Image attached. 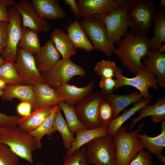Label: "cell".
I'll return each mask as SVG.
<instances>
[{"label": "cell", "mask_w": 165, "mask_h": 165, "mask_svg": "<svg viewBox=\"0 0 165 165\" xmlns=\"http://www.w3.org/2000/svg\"><path fill=\"white\" fill-rule=\"evenodd\" d=\"M118 68L115 61L102 59L96 64L94 71L101 77L113 78Z\"/></svg>", "instance_id": "obj_35"}, {"label": "cell", "mask_w": 165, "mask_h": 165, "mask_svg": "<svg viewBox=\"0 0 165 165\" xmlns=\"http://www.w3.org/2000/svg\"><path fill=\"white\" fill-rule=\"evenodd\" d=\"M35 94V103L33 110L42 107H54L64 101L58 95L55 90L45 82H38L31 85Z\"/></svg>", "instance_id": "obj_16"}, {"label": "cell", "mask_w": 165, "mask_h": 165, "mask_svg": "<svg viewBox=\"0 0 165 165\" xmlns=\"http://www.w3.org/2000/svg\"><path fill=\"white\" fill-rule=\"evenodd\" d=\"M151 116V121L155 123L161 122L165 120V97H160L153 105H146L140 109L138 116L134 118L129 125V131H130L141 119Z\"/></svg>", "instance_id": "obj_20"}, {"label": "cell", "mask_w": 165, "mask_h": 165, "mask_svg": "<svg viewBox=\"0 0 165 165\" xmlns=\"http://www.w3.org/2000/svg\"><path fill=\"white\" fill-rule=\"evenodd\" d=\"M21 165H24L21 164ZM35 165H44V164L42 163L39 162L37 163Z\"/></svg>", "instance_id": "obj_52"}, {"label": "cell", "mask_w": 165, "mask_h": 165, "mask_svg": "<svg viewBox=\"0 0 165 165\" xmlns=\"http://www.w3.org/2000/svg\"><path fill=\"white\" fill-rule=\"evenodd\" d=\"M7 84L0 79V90H3L6 87Z\"/></svg>", "instance_id": "obj_47"}, {"label": "cell", "mask_w": 165, "mask_h": 165, "mask_svg": "<svg viewBox=\"0 0 165 165\" xmlns=\"http://www.w3.org/2000/svg\"><path fill=\"white\" fill-rule=\"evenodd\" d=\"M3 90H0V97H1L3 94Z\"/></svg>", "instance_id": "obj_53"}, {"label": "cell", "mask_w": 165, "mask_h": 165, "mask_svg": "<svg viewBox=\"0 0 165 165\" xmlns=\"http://www.w3.org/2000/svg\"><path fill=\"white\" fill-rule=\"evenodd\" d=\"M86 145L70 156L65 155L62 165H89L86 156Z\"/></svg>", "instance_id": "obj_36"}, {"label": "cell", "mask_w": 165, "mask_h": 165, "mask_svg": "<svg viewBox=\"0 0 165 165\" xmlns=\"http://www.w3.org/2000/svg\"><path fill=\"white\" fill-rule=\"evenodd\" d=\"M16 6L21 16L22 25L38 33L49 30L48 23L38 14L31 1L20 0L16 3Z\"/></svg>", "instance_id": "obj_14"}, {"label": "cell", "mask_w": 165, "mask_h": 165, "mask_svg": "<svg viewBox=\"0 0 165 165\" xmlns=\"http://www.w3.org/2000/svg\"><path fill=\"white\" fill-rule=\"evenodd\" d=\"M54 107L45 106L34 110L28 115L20 118L18 125L28 133L38 128L50 115Z\"/></svg>", "instance_id": "obj_23"}, {"label": "cell", "mask_w": 165, "mask_h": 165, "mask_svg": "<svg viewBox=\"0 0 165 165\" xmlns=\"http://www.w3.org/2000/svg\"><path fill=\"white\" fill-rule=\"evenodd\" d=\"M19 160L8 145L0 143V165H19Z\"/></svg>", "instance_id": "obj_38"}, {"label": "cell", "mask_w": 165, "mask_h": 165, "mask_svg": "<svg viewBox=\"0 0 165 165\" xmlns=\"http://www.w3.org/2000/svg\"><path fill=\"white\" fill-rule=\"evenodd\" d=\"M50 40L62 58H70L75 55L76 49L68 35L59 28L54 29L50 33Z\"/></svg>", "instance_id": "obj_24"}, {"label": "cell", "mask_w": 165, "mask_h": 165, "mask_svg": "<svg viewBox=\"0 0 165 165\" xmlns=\"http://www.w3.org/2000/svg\"><path fill=\"white\" fill-rule=\"evenodd\" d=\"M58 105L64 112L65 118V120L68 129L73 135L79 130L87 129L78 118L74 107L64 101L60 102Z\"/></svg>", "instance_id": "obj_34"}, {"label": "cell", "mask_w": 165, "mask_h": 165, "mask_svg": "<svg viewBox=\"0 0 165 165\" xmlns=\"http://www.w3.org/2000/svg\"><path fill=\"white\" fill-rule=\"evenodd\" d=\"M158 160L161 162L163 165H165V158L162 153L156 155Z\"/></svg>", "instance_id": "obj_46"}, {"label": "cell", "mask_w": 165, "mask_h": 165, "mask_svg": "<svg viewBox=\"0 0 165 165\" xmlns=\"http://www.w3.org/2000/svg\"><path fill=\"white\" fill-rule=\"evenodd\" d=\"M104 98L111 104L113 108L114 119L127 106L141 101L143 98L139 92L135 91L127 95H119L112 94L104 95Z\"/></svg>", "instance_id": "obj_26"}, {"label": "cell", "mask_w": 165, "mask_h": 165, "mask_svg": "<svg viewBox=\"0 0 165 165\" xmlns=\"http://www.w3.org/2000/svg\"><path fill=\"white\" fill-rule=\"evenodd\" d=\"M118 83L117 80L113 78L101 77L99 81V86L101 91L104 95L112 94L115 88Z\"/></svg>", "instance_id": "obj_40"}, {"label": "cell", "mask_w": 165, "mask_h": 165, "mask_svg": "<svg viewBox=\"0 0 165 165\" xmlns=\"http://www.w3.org/2000/svg\"><path fill=\"white\" fill-rule=\"evenodd\" d=\"M123 71L121 68L118 67L115 73L118 83L114 90L122 86H131L139 90L143 99L151 100L152 96L149 92V88H152L156 90L160 89L155 75L146 68L139 70L136 72L135 76L131 78L124 76Z\"/></svg>", "instance_id": "obj_7"}, {"label": "cell", "mask_w": 165, "mask_h": 165, "mask_svg": "<svg viewBox=\"0 0 165 165\" xmlns=\"http://www.w3.org/2000/svg\"><path fill=\"white\" fill-rule=\"evenodd\" d=\"M16 109L19 115L23 117L28 116L31 112L32 106L28 102L21 101L17 105Z\"/></svg>", "instance_id": "obj_44"}, {"label": "cell", "mask_w": 165, "mask_h": 165, "mask_svg": "<svg viewBox=\"0 0 165 165\" xmlns=\"http://www.w3.org/2000/svg\"><path fill=\"white\" fill-rule=\"evenodd\" d=\"M158 50L160 52L163 53L165 51V44L162 45Z\"/></svg>", "instance_id": "obj_48"}, {"label": "cell", "mask_w": 165, "mask_h": 165, "mask_svg": "<svg viewBox=\"0 0 165 165\" xmlns=\"http://www.w3.org/2000/svg\"><path fill=\"white\" fill-rule=\"evenodd\" d=\"M0 143L8 145L19 158L31 164L33 163L32 152L37 148L35 138L19 126L2 127L0 130Z\"/></svg>", "instance_id": "obj_2"}, {"label": "cell", "mask_w": 165, "mask_h": 165, "mask_svg": "<svg viewBox=\"0 0 165 165\" xmlns=\"http://www.w3.org/2000/svg\"><path fill=\"white\" fill-rule=\"evenodd\" d=\"M129 165H154L151 154L142 148L130 161Z\"/></svg>", "instance_id": "obj_39"}, {"label": "cell", "mask_w": 165, "mask_h": 165, "mask_svg": "<svg viewBox=\"0 0 165 165\" xmlns=\"http://www.w3.org/2000/svg\"><path fill=\"white\" fill-rule=\"evenodd\" d=\"M132 0H123L116 10L104 17L102 20L106 29L107 37L111 43L114 44L121 39L130 27L127 11Z\"/></svg>", "instance_id": "obj_8"}, {"label": "cell", "mask_w": 165, "mask_h": 165, "mask_svg": "<svg viewBox=\"0 0 165 165\" xmlns=\"http://www.w3.org/2000/svg\"><path fill=\"white\" fill-rule=\"evenodd\" d=\"M16 3L13 0H0V20L9 21L8 8Z\"/></svg>", "instance_id": "obj_42"}, {"label": "cell", "mask_w": 165, "mask_h": 165, "mask_svg": "<svg viewBox=\"0 0 165 165\" xmlns=\"http://www.w3.org/2000/svg\"><path fill=\"white\" fill-rule=\"evenodd\" d=\"M145 123L141 124L135 130L127 132V127L121 126L113 138L116 152V165H129L137 153L144 148L141 140L137 137Z\"/></svg>", "instance_id": "obj_3"}, {"label": "cell", "mask_w": 165, "mask_h": 165, "mask_svg": "<svg viewBox=\"0 0 165 165\" xmlns=\"http://www.w3.org/2000/svg\"><path fill=\"white\" fill-rule=\"evenodd\" d=\"M38 33L22 25V35L18 48L32 54L38 53L41 49Z\"/></svg>", "instance_id": "obj_29"}, {"label": "cell", "mask_w": 165, "mask_h": 165, "mask_svg": "<svg viewBox=\"0 0 165 165\" xmlns=\"http://www.w3.org/2000/svg\"><path fill=\"white\" fill-rule=\"evenodd\" d=\"M76 137L71 147L65 155L70 156L84 145L94 139L108 135L107 127L101 126L91 129L79 130L75 132Z\"/></svg>", "instance_id": "obj_22"}, {"label": "cell", "mask_w": 165, "mask_h": 165, "mask_svg": "<svg viewBox=\"0 0 165 165\" xmlns=\"http://www.w3.org/2000/svg\"><path fill=\"white\" fill-rule=\"evenodd\" d=\"M33 6L42 18L49 20L63 19L66 13L56 0H32Z\"/></svg>", "instance_id": "obj_19"}, {"label": "cell", "mask_w": 165, "mask_h": 165, "mask_svg": "<svg viewBox=\"0 0 165 165\" xmlns=\"http://www.w3.org/2000/svg\"><path fill=\"white\" fill-rule=\"evenodd\" d=\"M155 8L149 0H132L127 11L130 33L146 36L153 23Z\"/></svg>", "instance_id": "obj_4"}, {"label": "cell", "mask_w": 165, "mask_h": 165, "mask_svg": "<svg viewBox=\"0 0 165 165\" xmlns=\"http://www.w3.org/2000/svg\"><path fill=\"white\" fill-rule=\"evenodd\" d=\"M104 95L101 91L92 92L74 107L78 118L86 129L102 126L98 118V111Z\"/></svg>", "instance_id": "obj_9"}, {"label": "cell", "mask_w": 165, "mask_h": 165, "mask_svg": "<svg viewBox=\"0 0 165 165\" xmlns=\"http://www.w3.org/2000/svg\"><path fill=\"white\" fill-rule=\"evenodd\" d=\"M3 51V48L0 46V53L2 54Z\"/></svg>", "instance_id": "obj_51"}, {"label": "cell", "mask_w": 165, "mask_h": 165, "mask_svg": "<svg viewBox=\"0 0 165 165\" xmlns=\"http://www.w3.org/2000/svg\"><path fill=\"white\" fill-rule=\"evenodd\" d=\"M123 0H79L77 3L80 16L84 20L94 22L102 20L116 9Z\"/></svg>", "instance_id": "obj_10"}, {"label": "cell", "mask_w": 165, "mask_h": 165, "mask_svg": "<svg viewBox=\"0 0 165 165\" xmlns=\"http://www.w3.org/2000/svg\"><path fill=\"white\" fill-rule=\"evenodd\" d=\"M54 129L61 134L65 148L69 149L73 143L75 138L68 129L60 109L56 113L53 123Z\"/></svg>", "instance_id": "obj_33"}, {"label": "cell", "mask_w": 165, "mask_h": 165, "mask_svg": "<svg viewBox=\"0 0 165 165\" xmlns=\"http://www.w3.org/2000/svg\"><path fill=\"white\" fill-rule=\"evenodd\" d=\"M79 23L90 40L94 49L102 52L107 57L111 56L115 47L114 44L107 38L106 28L103 21L90 22L82 19Z\"/></svg>", "instance_id": "obj_11"}, {"label": "cell", "mask_w": 165, "mask_h": 165, "mask_svg": "<svg viewBox=\"0 0 165 165\" xmlns=\"http://www.w3.org/2000/svg\"><path fill=\"white\" fill-rule=\"evenodd\" d=\"M144 64L146 68L152 71L157 77L158 85L165 88V54L158 50L150 51Z\"/></svg>", "instance_id": "obj_21"}, {"label": "cell", "mask_w": 165, "mask_h": 165, "mask_svg": "<svg viewBox=\"0 0 165 165\" xmlns=\"http://www.w3.org/2000/svg\"><path fill=\"white\" fill-rule=\"evenodd\" d=\"M112 135L96 138L86 144L89 163L116 165V149Z\"/></svg>", "instance_id": "obj_5"}, {"label": "cell", "mask_w": 165, "mask_h": 165, "mask_svg": "<svg viewBox=\"0 0 165 165\" xmlns=\"http://www.w3.org/2000/svg\"><path fill=\"white\" fill-rule=\"evenodd\" d=\"M68 35L76 49H82L87 52L92 51L94 47L79 22L75 20L67 28Z\"/></svg>", "instance_id": "obj_25"}, {"label": "cell", "mask_w": 165, "mask_h": 165, "mask_svg": "<svg viewBox=\"0 0 165 165\" xmlns=\"http://www.w3.org/2000/svg\"><path fill=\"white\" fill-rule=\"evenodd\" d=\"M15 63L17 71L22 79V84L31 85L38 82H45L32 54L18 48Z\"/></svg>", "instance_id": "obj_13"}, {"label": "cell", "mask_w": 165, "mask_h": 165, "mask_svg": "<svg viewBox=\"0 0 165 165\" xmlns=\"http://www.w3.org/2000/svg\"><path fill=\"white\" fill-rule=\"evenodd\" d=\"M154 23V35L151 38V47L152 50H157L165 42V10L161 8L155 14Z\"/></svg>", "instance_id": "obj_30"}, {"label": "cell", "mask_w": 165, "mask_h": 165, "mask_svg": "<svg viewBox=\"0 0 165 165\" xmlns=\"http://www.w3.org/2000/svg\"><path fill=\"white\" fill-rule=\"evenodd\" d=\"M114 110L111 104L104 98L100 105L98 111V118L102 125L108 127L114 118Z\"/></svg>", "instance_id": "obj_37"}, {"label": "cell", "mask_w": 165, "mask_h": 165, "mask_svg": "<svg viewBox=\"0 0 165 165\" xmlns=\"http://www.w3.org/2000/svg\"><path fill=\"white\" fill-rule=\"evenodd\" d=\"M159 6L161 8H164L165 6V0H161L159 4Z\"/></svg>", "instance_id": "obj_49"}, {"label": "cell", "mask_w": 165, "mask_h": 165, "mask_svg": "<svg viewBox=\"0 0 165 165\" xmlns=\"http://www.w3.org/2000/svg\"><path fill=\"white\" fill-rule=\"evenodd\" d=\"M60 109L58 105L54 106L51 113L43 123L37 129L29 133L35 138L38 149H40L42 147L41 140L45 135H50L56 131L53 128V123L55 115Z\"/></svg>", "instance_id": "obj_31"}, {"label": "cell", "mask_w": 165, "mask_h": 165, "mask_svg": "<svg viewBox=\"0 0 165 165\" xmlns=\"http://www.w3.org/2000/svg\"><path fill=\"white\" fill-rule=\"evenodd\" d=\"M94 86V82L92 80L83 87H79L67 83L55 90L64 102L73 106L91 93Z\"/></svg>", "instance_id": "obj_15"}, {"label": "cell", "mask_w": 165, "mask_h": 165, "mask_svg": "<svg viewBox=\"0 0 165 165\" xmlns=\"http://www.w3.org/2000/svg\"><path fill=\"white\" fill-rule=\"evenodd\" d=\"M151 38L127 32L122 39L116 42L113 52L130 72L136 74L139 70L146 68L141 60L146 59L151 50Z\"/></svg>", "instance_id": "obj_1"}, {"label": "cell", "mask_w": 165, "mask_h": 165, "mask_svg": "<svg viewBox=\"0 0 165 165\" xmlns=\"http://www.w3.org/2000/svg\"><path fill=\"white\" fill-rule=\"evenodd\" d=\"M4 61V60L2 57L1 54L0 53V64Z\"/></svg>", "instance_id": "obj_50"}, {"label": "cell", "mask_w": 165, "mask_h": 165, "mask_svg": "<svg viewBox=\"0 0 165 165\" xmlns=\"http://www.w3.org/2000/svg\"><path fill=\"white\" fill-rule=\"evenodd\" d=\"M8 11L9 16L8 42L1 55L4 60L11 58L15 62L18 44L22 35V17L16 4L9 6Z\"/></svg>", "instance_id": "obj_12"}, {"label": "cell", "mask_w": 165, "mask_h": 165, "mask_svg": "<svg viewBox=\"0 0 165 165\" xmlns=\"http://www.w3.org/2000/svg\"><path fill=\"white\" fill-rule=\"evenodd\" d=\"M61 56L52 42L47 40L34 57L39 71L41 73L51 69L60 60Z\"/></svg>", "instance_id": "obj_17"}, {"label": "cell", "mask_w": 165, "mask_h": 165, "mask_svg": "<svg viewBox=\"0 0 165 165\" xmlns=\"http://www.w3.org/2000/svg\"><path fill=\"white\" fill-rule=\"evenodd\" d=\"M40 73L45 83L54 89L68 83L75 76L84 77L86 74L82 67L75 63L70 58H62L51 69Z\"/></svg>", "instance_id": "obj_6"}, {"label": "cell", "mask_w": 165, "mask_h": 165, "mask_svg": "<svg viewBox=\"0 0 165 165\" xmlns=\"http://www.w3.org/2000/svg\"><path fill=\"white\" fill-rule=\"evenodd\" d=\"M64 1L66 4L69 6L72 14L77 19H79L80 17L79 9L75 1V0H64Z\"/></svg>", "instance_id": "obj_45"}, {"label": "cell", "mask_w": 165, "mask_h": 165, "mask_svg": "<svg viewBox=\"0 0 165 165\" xmlns=\"http://www.w3.org/2000/svg\"><path fill=\"white\" fill-rule=\"evenodd\" d=\"M151 102V100L143 98L141 101L135 103L132 107L126 110L122 115L112 119L107 127L108 134H110L114 138L119 129L122 126L124 123L144 106Z\"/></svg>", "instance_id": "obj_27"}, {"label": "cell", "mask_w": 165, "mask_h": 165, "mask_svg": "<svg viewBox=\"0 0 165 165\" xmlns=\"http://www.w3.org/2000/svg\"><path fill=\"white\" fill-rule=\"evenodd\" d=\"M8 32V22L0 20V46L3 49L7 45Z\"/></svg>", "instance_id": "obj_41"}, {"label": "cell", "mask_w": 165, "mask_h": 165, "mask_svg": "<svg viewBox=\"0 0 165 165\" xmlns=\"http://www.w3.org/2000/svg\"><path fill=\"white\" fill-rule=\"evenodd\" d=\"M2 127H0V130L1 129Z\"/></svg>", "instance_id": "obj_54"}, {"label": "cell", "mask_w": 165, "mask_h": 165, "mask_svg": "<svg viewBox=\"0 0 165 165\" xmlns=\"http://www.w3.org/2000/svg\"><path fill=\"white\" fill-rule=\"evenodd\" d=\"M20 118L17 116H9L0 112V127L16 126Z\"/></svg>", "instance_id": "obj_43"}, {"label": "cell", "mask_w": 165, "mask_h": 165, "mask_svg": "<svg viewBox=\"0 0 165 165\" xmlns=\"http://www.w3.org/2000/svg\"><path fill=\"white\" fill-rule=\"evenodd\" d=\"M161 133L158 136L152 137L146 134H138V137L142 141L144 149H146L150 153L156 155L161 153L165 147V120L161 122Z\"/></svg>", "instance_id": "obj_28"}, {"label": "cell", "mask_w": 165, "mask_h": 165, "mask_svg": "<svg viewBox=\"0 0 165 165\" xmlns=\"http://www.w3.org/2000/svg\"><path fill=\"white\" fill-rule=\"evenodd\" d=\"M0 79L7 85L22 84V79L12 59H6L0 64Z\"/></svg>", "instance_id": "obj_32"}, {"label": "cell", "mask_w": 165, "mask_h": 165, "mask_svg": "<svg viewBox=\"0 0 165 165\" xmlns=\"http://www.w3.org/2000/svg\"><path fill=\"white\" fill-rule=\"evenodd\" d=\"M1 97L3 100L11 101L17 98L21 101L30 103L33 110L35 105V94L31 85L23 84L7 85Z\"/></svg>", "instance_id": "obj_18"}]
</instances>
